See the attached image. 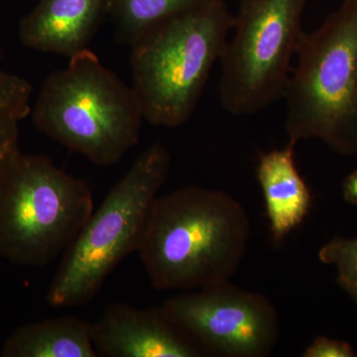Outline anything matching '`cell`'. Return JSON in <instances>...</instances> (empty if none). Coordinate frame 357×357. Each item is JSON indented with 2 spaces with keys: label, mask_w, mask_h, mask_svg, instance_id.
Listing matches in <instances>:
<instances>
[{
  "label": "cell",
  "mask_w": 357,
  "mask_h": 357,
  "mask_svg": "<svg viewBox=\"0 0 357 357\" xmlns=\"http://www.w3.org/2000/svg\"><path fill=\"white\" fill-rule=\"evenodd\" d=\"M24 110L15 96L0 84V188L14 158L21 151L20 124Z\"/></svg>",
  "instance_id": "cell-14"
},
{
  "label": "cell",
  "mask_w": 357,
  "mask_h": 357,
  "mask_svg": "<svg viewBox=\"0 0 357 357\" xmlns=\"http://www.w3.org/2000/svg\"><path fill=\"white\" fill-rule=\"evenodd\" d=\"M307 0H241L222 58L220 100L229 114H258L284 98Z\"/></svg>",
  "instance_id": "cell-7"
},
{
  "label": "cell",
  "mask_w": 357,
  "mask_h": 357,
  "mask_svg": "<svg viewBox=\"0 0 357 357\" xmlns=\"http://www.w3.org/2000/svg\"><path fill=\"white\" fill-rule=\"evenodd\" d=\"M93 210L84 181L49 157L20 151L0 188V256L20 266H45L64 255Z\"/></svg>",
  "instance_id": "cell-6"
},
{
  "label": "cell",
  "mask_w": 357,
  "mask_h": 357,
  "mask_svg": "<svg viewBox=\"0 0 357 357\" xmlns=\"http://www.w3.org/2000/svg\"><path fill=\"white\" fill-rule=\"evenodd\" d=\"M296 57L284 95L289 141L317 139L357 157V0L303 33Z\"/></svg>",
  "instance_id": "cell-4"
},
{
  "label": "cell",
  "mask_w": 357,
  "mask_h": 357,
  "mask_svg": "<svg viewBox=\"0 0 357 357\" xmlns=\"http://www.w3.org/2000/svg\"><path fill=\"white\" fill-rule=\"evenodd\" d=\"M354 347L344 340H332L323 335L314 338L305 349L303 357H356Z\"/></svg>",
  "instance_id": "cell-16"
},
{
  "label": "cell",
  "mask_w": 357,
  "mask_h": 357,
  "mask_svg": "<svg viewBox=\"0 0 357 357\" xmlns=\"http://www.w3.org/2000/svg\"><path fill=\"white\" fill-rule=\"evenodd\" d=\"M98 356L202 357L203 349L169 319L163 307L114 303L91 324Z\"/></svg>",
  "instance_id": "cell-9"
},
{
  "label": "cell",
  "mask_w": 357,
  "mask_h": 357,
  "mask_svg": "<svg viewBox=\"0 0 357 357\" xmlns=\"http://www.w3.org/2000/svg\"><path fill=\"white\" fill-rule=\"evenodd\" d=\"M109 0H39L20 23L21 43L33 50L72 58L88 49Z\"/></svg>",
  "instance_id": "cell-10"
},
{
  "label": "cell",
  "mask_w": 357,
  "mask_h": 357,
  "mask_svg": "<svg viewBox=\"0 0 357 357\" xmlns=\"http://www.w3.org/2000/svg\"><path fill=\"white\" fill-rule=\"evenodd\" d=\"M2 60V50L1 48H0V62H1Z\"/></svg>",
  "instance_id": "cell-18"
},
{
  "label": "cell",
  "mask_w": 357,
  "mask_h": 357,
  "mask_svg": "<svg viewBox=\"0 0 357 357\" xmlns=\"http://www.w3.org/2000/svg\"><path fill=\"white\" fill-rule=\"evenodd\" d=\"M1 356L96 357L98 354L91 324L66 316L20 326L7 337Z\"/></svg>",
  "instance_id": "cell-12"
},
{
  "label": "cell",
  "mask_w": 357,
  "mask_h": 357,
  "mask_svg": "<svg viewBox=\"0 0 357 357\" xmlns=\"http://www.w3.org/2000/svg\"><path fill=\"white\" fill-rule=\"evenodd\" d=\"M295 143L260 154L256 177L264 198L272 239L276 244L304 222L311 211L312 195L298 169Z\"/></svg>",
  "instance_id": "cell-11"
},
{
  "label": "cell",
  "mask_w": 357,
  "mask_h": 357,
  "mask_svg": "<svg viewBox=\"0 0 357 357\" xmlns=\"http://www.w3.org/2000/svg\"><path fill=\"white\" fill-rule=\"evenodd\" d=\"M234 24L223 0H206L131 46L132 88L144 121L169 128L189 121Z\"/></svg>",
  "instance_id": "cell-2"
},
{
  "label": "cell",
  "mask_w": 357,
  "mask_h": 357,
  "mask_svg": "<svg viewBox=\"0 0 357 357\" xmlns=\"http://www.w3.org/2000/svg\"><path fill=\"white\" fill-rule=\"evenodd\" d=\"M31 114L41 132L102 167L119 163L139 142L144 121L132 86L89 49L47 77Z\"/></svg>",
  "instance_id": "cell-3"
},
{
  "label": "cell",
  "mask_w": 357,
  "mask_h": 357,
  "mask_svg": "<svg viewBox=\"0 0 357 357\" xmlns=\"http://www.w3.org/2000/svg\"><path fill=\"white\" fill-rule=\"evenodd\" d=\"M170 168L171 155L163 143L155 142L137 157L62 255L46 296L50 307L88 304L115 267L138 252Z\"/></svg>",
  "instance_id": "cell-5"
},
{
  "label": "cell",
  "mask_w": 357,
  "mask_h": 357,
  "mask_svg": "<svg viewBox=\"0 0 357 357\" xmlns=\"http://www.w3.org/2000/svg\"><path fill=\"white\" fill-rule=\"evenodd\" d=\"M319 260L335 266L338 286L357 305V237L335 236L319 249Z\"/></svg>",
  "instance_id": "cell-15"
},
{
  "label": "cell",
  "mask_w": 357,
  "mask_h": 357,
  "mask_svg": "<svg viewBox=\"0 0 357 357\" xmlns=\"http://www.w3.org/2000/svg\"><path fill=\"white\" fill-rule=\"evenodd\" d=\"M162 307L206 356L265 357L280 337L271 301L229 282L173 296Z\"/></svg>",
  "instance_id": "cell-8"
},
{
  "label": "cell",
  "mask_w": 357,
  "mask_h": 357,
  "mask_svg": "<svg viewBox=\"0 0 357 357\" xmlns=\"http://www.w3.org/2000/svg\"><path fill=\"white\" fill-rule=\"evenodd\" d=\"M206 0H109L115 37L132 46L145 33Z\"/></svg>",
  "instance_id": "cell-13"
},
{
  "label": "cell",
  "mask_w": 357,
  "mask_h": 357,
  "mask_svg": "<svg viewBox=\"0 0 357 357\" xmlns=\"http://www.w3.org/2000/svg\"><path fill=\"white\" fill-rule=\"evenodd\" d=\"M250 220L231 195L181 188L155 201L138 250L158 291H195L229 282L248 249Z\"/></svg>",
  "instance_id": "cell-1"
},
{
  "label": "cell",
  "mask_w": 357,
  "mask_h": 357,
  "mask_svg": "<svg viewBox=\"0 0 357 357\" xmlns=\"http://www.w3.org/2000/svg\"><path fill=\"white\" fill-rule=\"evenodd\" d=\"M342 197L347 204L357 206V169L344 178L342 183Z\"/></svg>",
  "instance_id": "cell-17"
}]
</instances>
